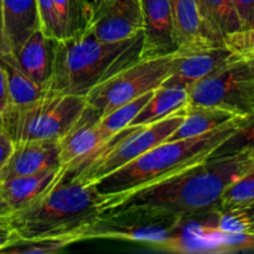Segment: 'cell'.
I'll return each instance as SVG.
<instances>
[{
  "mask_svg": "<svg viewBox=\"0 0 254 254\" xmlns=\"http://www.w3.org/2000/svg\"><path fill=\"white\" fill-rule=\"evenodd\" d=\"M254 168V156H208L155 183L111 197H101L104 216L193 220L216 212L232 181Z\"/></svg>",
  "mask_w": 254,
  "mask_h": 254,
  "instance_id": "6da1fadb",
  "label": "cell"
},
{
  "mask_svg": "<svg viewBox=\"0 0 254 254\" xmlns=\"http://www.w3.org/2000/svg\"><path fill=\"white\" fill-rule=\"evenodd\" d=\"M143 30L128 39L107 42L87 29L55 42L50 89L86 97L96 86L140 60Z\"/></svg>",
  "mask_w": 254,
  "mask_h": 254,
  "instance_id": "7a4b0ae2",
  "label": "cell"
},
{
  "mask_svg": "<svg viewBox=\"0 0 254 254\" xmlns=\"http://www.w3.org/2000/svg\"><path fill=\"white\" fill-rule=\"evenodd\" d=\"M101 196L92 185L62 178L49 191L6 216L16 237L74 236L101 212ZM79 242V240H78Z\"/></svg>",
  "mask_w": 254,
  "mask_h": 254,
  "instance_id": "3957f363",
  "label": "cell"
},
{
  "mask_svg": "<svg viewBox=\"0 0 254 254\" xmlns=\"http://www.w3.org/2000/svg\"><path fill=\"white\" fill-rule=\"evenodd\" d=\"M243 118L245 117H240L221 128L195 138L164 141L118 170L93 183L92 186L101 197H111L173 175L208 158L237 128Z\"/></svg>",
  "mask_w": 254,
  "mask_h": 254,
  "instance_id": "277c9868",
  "label": "cell"
},
{
  "mask_svg": "<svg viewBox=\"0 0 254 254\" xmlns=\"http://www.w3.org/2000/svg\"><path fill=\"white\" fill-rule=\"evenodd\" d=\"M86 107V97L47 89L26 106H9L1 114L14 143L61 139L76 124Z\"/></svg>",
  "mask_w": 254,
  "mask_h": 254,
  "instance_id": "5b68a950",
  "label": "cell"
},
{
  "mask_svg": "<svg viewBox=\"0 0 254 254\" xmlns=\"http://www.w3.org/2000/svg\"><path fill=\"white\" fill-rule=\"evenodd\" d=\"M185 111L186 107H184L176 113L155 123L148 126H129L118 131L109 139L103 150L88 165H86L83 170L71 179L92 185L104 176L127 165L154 146L168 140L169 136L184 121Z\"/></svg>",
  "mask_w": 254,
  "mask_h": 254,
  "instance_id": "8992f818",
  "label": "cell"
},
{
  "mask_svg": "<svg viewBox=\"0 0 254 254\" xmlns=\"http://www.w3.org/2000/svg\"><path fill=\"white\" fill-rule=\"evenodd\" d=\"M173 56L140 59L94 87L86 96L87 106L102 118L118 107L159 88L170 73Z\"/></svg>",
  "mask_w": 254,
  "mask_h": 254,
  "instance_id": "52a82bcc",
  "label": "cell"
},
{
  "mask_svg": "<svg viewBox=\"0 0 254 254\" xmlns=\"http://www.w3.org/2000/svg\"><path fill=\"white\" fill-rule=\"evenodd\" d=\"M189 93L192 106L215 107L242 117L254 113V77L241 59L193 84Z\"/></svg>",
  "mask_w": 254,
  "mask_h": 254,
  "instance_id": "ba28073f",
  "label": "cell"
},
{
  "mask_svg": "<svg viewBox=\"0 0 254 254\" xmlns=\"http://www.w3.org/2000/svg\"><path fill=\"white\" fill-rule=\"evenodd\" d=\"M181 220L170 217H139V216L99 215L81 228L78 240H118L143 243L155 248L170 238Z\"/></svg>",
  "mask_w": 254,
  "mask_h": 254,
  "instance_id": "9c48e42d",
  "label": "cell"
},
{
  "mask_svg": "<svg viewBox=\"0 0 254 254\" xmlns=\"http://www.w3.org/2000/svg\"><path fill=\"white\" fill-rule=\"evenodd\" d=\"M99 116L87 106L73 127L60 139V163L66 178H74L107 145L112 136L99 129Z\"/></svg>",
  "mask_w": 254,
  "mask_h": 254,
  "instance_id": "30bf717a",
  "label": "cell"
},
{
  "mask_svg": "<svg viewBox=\"0 0 254 254\" xmlns=\"http://www.w3.org/2000/svg\"><path fill=\"white\" fill-rule=\"evenodd\" d=\"M83 29L107 42L134 36L143 30L140 0H92Z\"/></svg>",
  "mask_w": 254,
  "mask_h": 254,
  "instance_id": "8fae6325",
  "label": "cell"
},
{
  "mask_svg": "<svg viewBox=\"0 0 254 254\" xmlns=\"http://www.w3.org/2000/svg\"><path fill=\"white\" fill-rule=\"evenodd\" d=\"M227 46H212L190 52H175L169 76L160 87H179L190 89L193 84L237 60Z\"/></svg>",
  "mask_w": 254,
  "mask_h": 254,
  "instance_id": "7c38bea8",
  "label": "cell"
},
{
  "mask_svg": "<svg viewBox=\"0 0 254 254\" xmlns=\"http://www.w3.org/2000/svg\"><path fill=\"white\" fill-rule=\"evenodd\" d=\"M143 17V49L140 59L174 55L178 46L174 39L170 0H140Z\"/></svg>",
  "mask_w": 254,
  "mask_h": 254,
  "instance_id": "4fadbf2b",
  "label": "cell"
},
{
  "mask_svg": "<svg viewBox=\"0 0 254 254\" xmlns=\"http://www.w3.org/2000/svg\"><path fill=\"white\" fill-rule=\"evenodd\" d=\"M60 140H29L14 143L11 155L0 170V181L60 168Z\"/></svg>",
  "mask_w": 254,
  "mask_h": 254,
  "instance_id": "5bb4252c",
  "label": "cell"
},
{
  "mask_svg": "<svg viewBox=\"0 0 254 254\" xmlns=\"http://www.w3.org/2000/svg\"><path fill=\"white\" fill-rule=\"evenodd\" d=\"M176 52L222 46L211 36L198 10L197 0H170Z\"/></svg>",
  "mask_w": 254,
  "mask_h": 254,
  "instance_id": "9a60e30c",
  "label": "cell"
},
{
  "mask_svg": "<svg viewBox=\"0 0 254 254\" xmlns=\"http://www.w3.org/2000/svg\"><path fill=\"white\" fill-rule=\"evenodd\" d=\"M55 42L41 27L35 30L14 54L20 68L41 88L50 89L54 72Z\"/></svg>",
  "mask_w": 254,
  "mask_h": 254,
  "instance_id": "2e32d148",
  "label": "cell"
},
{
  "mask_svg": "<svg viewBox=\"0 0 254 254\" xmlns=\"http://www.w3.org/2000/svg\"><path fill=\"white\" fill-rule=\"evenodd\" d=\"M60 168L47 169L26 176H16L0 181L2 196L12 211L20 210L49 191L64 175Z\"/></svg>",
  "mask_w": 254,
  "mask_h": 254,
  "instance_id": "e0dca14e",
  "label": "cell"
},
{
  "mask_svg": "<svg viewBox=\"0 0 254 254\" xmlns=\"http://www.w3.org/2000/svg\"><path fill=\"white\" fill-rule=\"evenodd\" d=\"M2 19L6 44L15 54L40 27L37 0H2Z\"/></svg>",
  "mask_w": 254,
  "mask_h": 254,
  "instance_id": "ac0fdd59",
  "label": "cell"
},
{
  "mask_svg": "<svg viewBox=\"0 0 254 254\" xmlns=\"http://www.w3.org/2000/svg\"><path fill=\"white\" fill-rule=\"evenodd\" d=\"M242 116H236L231 112L215 107L192 106L188 104L185 117L175 131L169 136L166 141L181 140V139L195 138L202 134L210 133L221 128Z\"/></svg>",
  "mask_w": 254,
  "mask_h": 254,
  "instance_id": "d6986e66",
  "label": "cell"
},
{
  "mask_svg": "<svg viewBox=\"0 0 254 254\" xmlns=\"http://www.w3.org/2000/svg\"><path fill=\"white\" fill-rule=\"evenodd\" d=\"M189 89L179 87H159L143 107L130 126H148L176 113L189 104Z\"/></svg>",
  "mask_w": 254,
  "mask_h": 254,
  "instance_id": "ffe728a7",
  "label": "cell"
},
{
  "mask_svg": "<svg viewBox=\"0 0 254 254\" xmlns=\"http://www.w3.org/2000/svg\"><path fill=\"white\" fill-rule=\"evenodd\" d=\"M200 15L217 44H223L227 35L240 31V19L231 0H197Z\"/></svg>",
  "mask_w": 254,
  "mask_h": 254,
  "instance_id": "44dd1931",
  "label": "cell"
},
{
  "mask_svg": "<svg viewBox=\"0 0 254 254\" xmlns=\"http://www.w3.org/2000/svg\"><path fill=\"white\" fill-rule=\"evenodd\" d=\"M0 64L6 74L9 106H26L44 96L47 89L41 88L22 72L12 52L0 54Z\"/></svg>",
  "mask_w": 254,
  "mask_h": 254,
  "instance_id": "7402d4cb",
  "label": "cell"
},
{
  "mask_svg": "<svg viewBox=\"0 0 254 254\" xmlns=\"http://www.w3.org/2000/svg\"><path fill=\"white\" fill-rule=\"evenodd\" d=\"M78 242L74 236H44V237L20 238L14 241L0 250L4 254H39V253H56L64 250L68 246Z\"/></svg>",
  "mask_w": 254,
  "mask_h": 254,
  "instance_id": "603a6c76",
  "label": "cell"
},
{
  "mask_svg": "<svg viewBox=\"0 0 254 254\" xmlns=\"http://www.w3.org/2000/svg\"><path fill=\"white\" fill-rule=\"evenodd\" d=\"M203 221L225 232L254 233V205L217 210L205 216Z\"/></svg>",
  "mask_w": 254,
  "mask_h": 254,
  "instance_id": "cb8c5ba5",
  "label": "cell"
},
{
  "mask_svg": "<svg viewBox=\"0 0 254 254\" xmlns=\"http://www.w3.org/2000/svg\"><path fill=\"white\" fill-rule=\"evenodd\" d=\"M251 154L254 156V113L245 117L237 128L210 154V156H231Z\"/></svg>",
  "mask_w": 254,
  "mask_h": 254,
  "instance_id": "d4e9b609",
  "label": "cell"
},
{
  "mask_svg": "<svg viewBox=\"0 0 254 254\" xmlns=\"http://www.w3.org/2000/svg\"><path fill=\"white\" fill-rule=\"evenodd\" d=\"M154 91L148 92V93L143 94V96L138 97V98L118 107V108L114 109L113 112H111L107 116L102 117L98 122L99 129L107 136H113L114 134H117L118 131L123 130L124 128L130 126L133 119L138 116L139 112L148 103L150 97L153 96Z\"/></svg>",
  "mask_w": 254,
  "mask_h": 254,
  "instance_id": "484cf974",
  "label": "cell"
},
{
  "mask_svg": "<svg viewBox=\"0 0 254 254\" xmlns=\"http://www.w3.org/2000/svg\"><path fill=\"white\" fill-rule=\"evenodd\" d=\"M254 205V168L223 190L218 210Z\"/></svg>",
  "mask_w": 254,
  "mask_h": 254,
  "instance_id": "4316f807",
  "label": "cell"
},
{
  "mask_svg": "<svg viewBox=\"0 0 254 254\" xmlns=\"http://www.w3.org/2000/svg\"><path fill=\"white\" fill-rule=\"evenodd\" d=\"M223 44L240 59L254 56V27L227 35Z\"/></svg>",
  "mask_w": 254,
  "mask_h": 254,
  "instance_id": "83f0119b",
  "label": "cell"
},
{
  "mask_svg": "<svg viewBox=\"0 0 254 254\" xmlns=\"http://www.w3.org/2000/svg\"><path fill=\"white\" fill-rule=\"evenodd\" d=\"M40 16V27L47 36L55 40L61 39L59 20L55 11L54 0H37Z\"/></svg>",
  "mask_w": 254,
  "mask_h": 254,
  "instance_id": "f1b7e54d",
  "label": "cell"
},
{
  "mask_svg": "<svg viewBox=\"0 0 254 254\" xmlns=\"http://www.w3.org/2000/svg\"><path fill=\"white\" fill-rule=\"evenodd\" d=\"M242 30L254 27V0H231Z\"/></svg>",
  "mask_w": 254,
  "mask_h": 254,
  "instance_id": "f546056e",
  "label": "cell"
},
{
  "mask_svg": "<svg viewBox=\"0 0 254 254\" xmlns=\"http://www.w3.org/2000/svg\"><path fill=\"white\" fill-rule=\"evenodd\" d=\"M12 149H14V141L10 138L6 127H5L4 119L0 114V170L5 165L9 156L11 155Z\"/></svg>",
  "mask_w": 254,
  "mask_h": 254,
  "instance_id": "4dcf8cb0",
  "label": "cell"
},
{
  "mask_svg": "<svg viewBox=\"0 0 254 254\" xmlns=\"http://www.w3.org/2000/svg\"><path fill=\"white\" fill-rule=\"evenodd\" d=\"M9 103V89H7L6 74H5L2 66L0 64V114L6 111Z\"/></svg>",
  "mask_w": 254,
  "mask_h": 254,
  "instance_id": "1f68e13d",
  "label": "cell"
},
{
  "mask_svg": "<svg viewBox=\"0 0 254 254\" xmlns=\"http://www.w3.org/2000/svg\"><path fill=\"white\" fill-rule=\"evenodd\" d=\"M15 238H16V235L6 222V217L0 218V250L9 245Z\"/></svg>",
  "mask_w": 254,
  "mask_h": 254,
  "instance_id": "d6a6232c",
  "label": "cell"
},
{
  "mask_svg": "<svg viewBox=\"0 0 254 254\" xmlns=\"http://www.w3.org/2000/svg\"><path fill=\"white\" fill-rule=\"evenodd\" d=\"M10 52L9 46L6 44L4 32V19H2V0H0V54Z\"/></svg>",
  "mask_w": 254,
  "mask_h": 254,
  "instance_id": "836d02e7",
  "label": "cell"
},
{
  "mask_svg": "<svg viewBox=\"0 0 254 254\" xmlns=\"http://www.w3.org/2000/svg\"><path fill=\"white\" fill-rule=\"evenodd\" d=\"M11 212L12 210L10 208V206L7 205L6 201H5L1 192V188H0V217H6V216L10 215Z\"/></svg>",
  "mask_w": 254,
  "mask_h": 254,
  "instance_id": "e575fe53",
  "label": "cell"
},
{
  "mask_svg": "<svg viewBox=\"0 0 254 254\" xmlns=\"http://www.w3.org/2000/svg\"><path fill=\"white\" fill-rule=\"evenodd\" d=\"M240 59V57H238ZM243 60V61L246 62V64H247L248 69H250V72L252 73V76L254 77V56H250V57H246V59H241Z\"/></svg>",
  "mask_w": 254,
  "mask_h": 254,
  "instance_id": "d590c367",
  "label": "cell"
},
{
  "mask_svg": "<svg viewBox=\"0 0 254 254\" xmlns=\"http://www.w3.org/2000/svg\"><path fill=\"white\" fill-rule=\"evenodd\" d=\"M0 218H2V217H0Z\"/></svg>",
  "mask_w": 254,
  "mask_h": 254,
  "instance_id": "8d00e7d4",
  "label": "cell"
}]
</instances>
